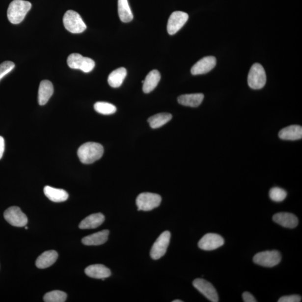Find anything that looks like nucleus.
Instances as JSON below:
<instances>
[{"instance_id":"nucleus-33","label":"nucleus","mask_w":302,"mask_h":302,"mask_svg":"<svg viewBox=\"0 0 302 302\" xmlns=\"http://www.w3.org/2000/svg\"><path fill=\"white\" fill-rule=\"evenodd\" d=\"M4 151H5V140L2 137L0 136V159L2 158Z\"/></svg>"},{"instance_id":"nucleus-2","label":"nucleus","mask_w":302,"mask_h":302,"mask_svg":"<svg viewBox=\"0 0 302 302\" xmlns=\"http://www.w3.org/2000/svg\"><path fill=\"white\" fill-rule=\"evenodd\" d=\"M31 8V3L24 0H14L7 9V18L13 24H18L23 21Z\"/></svg>"},{"instance_id":"nucleus-7","label":"nucleus","mask_w":302,"mask_h":302,"mask_svg":"<svg viewBox=\"0 0 302 302\" xmlns=\"http://www.w3.org/2000/svg\"><path fill=\"white\" fill-rule=\"evenodd\" d=\"M281 260V253L277 250L261 252L257 253L253 258L255 264L267 268L275 267Z\"/></svg>"},{"instance_id":"nucleus-11","label":"nucleus","mask_w":302,"mask_h":302,"mask_svg":"<svg viewBox=\"0 0 302 302\" xmlns=\"http://www.w3.org/2000/svg\"><path fill=\"white\" fill-rule=\"evenodd\" d=\"M192 285L207 299L213 302H218L219 298L214 286L210 282L203 279H196L192 282Z\"/></svg>"},{"instance_id":"nucleus-4","label":"nucleus","mask_w":302,"mask_h":302,"mask_svg":"<svg viewBox=\"0 0 302 302\" xmlns=\"http://www.w3.org/2000/svg\"><path fill=\"white\" fill-rule=\"evenodd\" d=\"M247 82L249 87L252 89L259 90L264 87L267 82V75L261 64H253L249 71Z\"/></svg>"},{"instance_id":"nucleus-15","label":"nucleus","mask_w":302,"mask_h":302,"mask_svg":"<svg viewBox=\"0 0 302 302\" xmlns=\"http://www.w3.org/2000/svg\"><path fill=\"white\" fill-rule=\"evenodd\" d=\"M86 275L92 278L100 279L103 280L111 275L110 269L102 264L89 266L84 270Z\"/></svg>"},{"instance_id":"nucleus-3","label":"nucleus","mask_w":302,"mask_h":302,"mask_svg":"<svg viewBox=\"0 0 302 302\" xmlns=\"http://www.w3.org/2000/svg\"><path fill=\"white\" fill-rule=\"evenodd\" d=\"M63 22L66 29L72 33H82L86 29L87 27L82 18L73 10H68L64 14Z\"/></svg>"},{"instance_id":"nucleus-32","label":"nucleus","mask_w":302,"mask_h":302,"mask_svg":"<svg viewBox=\"0 0 302 302\" xmlns=\"http://www.w3.org/2000/svg\"><path fill=\"white\" fill-rule=\"evenodd\" d=\"M243 298L245 302H256L257 301L250 293L246 292L243 293Z\"/></svg>"},{"instance_id":"nucleus-21","label":"nucleus","mask_w":302,"mask_h":302,"mask_svg":"<svg viewBox=\"0 0 302 302\" xmlns=\"http://www.w3.org/2000/svg\"><path fill=\"white\" fill-rule=\"evenodd\" d=\"M44 192L47 198L54 202H63L68 198V194L66 191L50 186L44 187Z\"/></svg>"},{"instance_id":"nucleus-14","label":"nucleus","mask_w":302,"mask_h":302,"mask_svg":"<svg viewBox=\"0 0 302 302\" xmlns=\"http://www.w3.org/2000/svg\"><path fill=\"white\" fill-rule=\"evenodd\" d=\"M273 220L275 223L285 228H294L299 224V219L292 213H276L273 217Z\"/></svg>"},{"instance_id":"nucleus-23","label":"nucleus","mask_w":302,"mask_h":302,"mask_svg":"<svg viewBox=\"0 0 302 302\" xmlns=\"http://www.w3.org/2000/svg\"><path fill=\"white\" fill-rule=\"evenodd\" d=\"M204 98V95L200 93L185 94L180 96L178 101L182 106L196 108L202 103Z\"/></svg>"},{"instance_id":"nucleus-24","label":"nucleus","mask_w":302,"mask_h":302,"mask_svg":"<svg viewBox=\"0 0 302 302\" xmlns=\"http://www.w3.org/2000/svg\"><path fill=\"white\" fill-rule=\"evenodd\" d=\"M127 74L126 68L120 67L111 72L109 75L108 82L113 88H117L122 85Z\"/></svg>"},{"instance_id":"nucleus-13","label":"nucleus","mask_w":302,"mask_h":302,"mask_svg":"<svg viewBox=\"0 0 302 302\" xmlns=\"http://www.w3.org/2000/svg\"><path fill=\"white\" fill-rule=\"evenodd\" d=\"M216 58L213 56H207L197 62L191 69L193 75H203L210 72L216 65Z\"/></svg>"},{"instance_id":"nucleus-16","label":"nucleus","mask_w":302,"mask_h":302,"mask_svg":"<svg viewBox=\"0 0 302 302\" xmlns=\"http://www.w3.org/2000/svg\"><path fill=\"white\" fill-rule=\"evenodd\" d=\"M53 84L48 80H43L40 83L38 90V103L40 106L46 104L53 95Z\"/></svg>"},{"instance_id":"nucleus-22","label":"nucleus","mask_w":302,"mask_h":302,"mask_svg":"<svg viewBox=\"0 0 302 302\" xmlns=\"http://www.w3.org/2000/svg\"><path fill=\"white\" fill-rule=\"evenodd\" d=\"M161 80L160 72L156 70L151 71L149 73L143 83V91L144 93L148 94L155 89Z\"/></svg>"},{"instance_id":"nucleus-1","label":"nucleus","mask_w":302,"mask_h":302,"mask_svg":"<svg viewBox=\"0 0 302 302\" xmlns=\"http://www.w3.org/2000/svg\"><path fill=\"white\" fill-rule=\"evenodd\" d=\"M104 148L102 144L87 142L81 146L78 151L79 158L84 164H91L102 158Z\"/></svg>"},{"instance_id":"nucleus-31","label":"nucleus","mask_w":302,"mask_h":302,"mask_svg":"<svg viewBox=\"0 0 302 302\" xmlns=\"http://www.w3.org/2000/svg\"><path fill=\"white\" fill-rule=\"evenodd\" d=\"M301 300V296L299 295H292L281 297L278 300V302H300Z\"/></svg>"},{"instance_id":"nucleus-35","label":"nucleus","mask_w":302,"mask_h":302,"mask_svg":"<svg viewBox=\"0 0 302 302\" xmlns=\"http://www.w3.org/2000/svg\"><path fill=\"white\" fill-rule=\"evenodd\" d=\"M26 229H27V227H26Z\"/></svg>"},{"instance_id":"nucleus-26","label":"nucleus","mask_w":302,"mask_h":302,"mask_svg":"<svg viewBox=\"0 0 302 302\" xmlns=\"http://www.w3.org/2000/svg\"><path fill=\"white\" fill-rule=\"evenodd\" d=\"M172 115L169 113H159L151 116L148 119V122L153 129L160 128L166 124L172 119Z\"/></svg>"},{"instance_id":"nucleus-29","label":"nucleus","mask_w":302,"mask_h":302,"mask_svg":"<svg viewBox=\"0 0 302 302\" xmlns=\"http://www.w3.org/2000/svg\"><path fill=\"white\" fill-rule=\"evenodd\" d=\"M287 195V192L279 187L273 188L269 192L270 198L275 202H281L283 201Z\"/></svg>"},{"instance_id":"nucleus-12","label":"nucleus","mask_w":302,"mask_h":302,"mask_svg":"<svg viewBox=\"0 0 302 302\" xmlns=\"http://www.w3.org/2000/svg\"><path fill=\"white\" fill-rule=\"evenodd\" d=\"M224 240L222 237L216 233H209L199 241V247L205 251H212L222 247Z\"/></svg>"},{"instance_id":"nucleus-17","label":"nucleus","mask_w":302,"mask_h":302,"mask_svg":"<svg viewBox=\"0 0 302 302\" xmlns=\"http://www.w3.org/2000/svg\"><path fill=\"white\" fill-rule=\"evenodd\" d=\"M279 138L283 140H295L302 138V127L299 125H292L285 127L279 132Z\"/></svg>"},{"instance_id":"nucleus-25","label":"nucleus","mask_w":302,"mask_h":302,"mask_svg":"<svg viewBox=\"0 0 302 302\" xmlns=\"http://www.w3.org/2000/svg\"><path fill=\"white\" fill-rule=\"evenodd\" d=\"M118 14L121 21L123 23L131 22L134 19L128 0H118Z\"/></svg>"},{"instance_id":"nucleus-20","label":"nucleus","mask_w":302,"mask_h":302,"mask_svg":"<svg viewBox=\"0 0 302 302\" xmlns=\"http://www.w3.org/2000/svg\"><path fill=\"white\" fill-rule=\"evenodd\" d=\"M105 220V217L102 213H95L88 216L83 220L79 224L80 229H94L102 225Z\"/></svg>"},{"instance_id":"nucleus-19","label":"nucleus","mask_w":302,"mask_h":302,"mask_svg":"<svg viewBox=\"0 0 302 302\" xmlns=\"http://www.w3.org/2000/svg\"><path fill=\"white\" fill-rule=\"evenodd\" d=\"M110 235V231L103 230L94 233V234L83 237L82 243L87 246H98L106 243Z\"/></svg>"},{"instance_id":"nucleus-28","label":"nucleus","mask_w":302,"mask_h":302,"mask_svg":"<svg viewBox=\"0 0 302 302\" xmlns=\"http://www.w3.org/2000/svg\"><path fill=\"white\" fill-rule=\"evenodd\" d=\"M46 302H64L67 299L66 293L60 291H54L46 294L43 298Z\"/></svg>"},{"instance_id":"nucleus-30","label":"nucleus","mask_w":302,"mask_h":302,"mask_svg":"<svg viewBox=\"0 0 302 302\" xmlns=\"http://www.w3.org/2000/svg\"><path fill=\"white\" fill-rule=\"evenodd\" d=\"M15 66V64L11 61H5L0 64V81L13 70Z\"/></svg>"},{"instance_id":"nucleus-27","label":"nucleus","mask_w":302,"mask_h":302,"mask_svg":"<svg viewBox=\"0 0 302 302\" xmlns=\"http://www.w3.org/2000/svg\"><path fill=\"white\" fill-rule=\"evenodd\" d=\"M96 111L103 115H110L115 113L116 108L114 105L107 102H97L94 105Z\"/></svg>"},{"instance_id":"nucleus-10","label":"nucleus","mask_w":302,"mask_h":302,"mask_svg":"<svg viewBox=\"0 0 302 302\" xmlns=\"http://www.w3.org/2000/svg\"><path fill=\"white\" fill-rule=\"evenodd\" d=\"M188 19V14L184 12L177 11L172 13L168 20V33L171 35L175 34L184 27Z\"/></svg>"},{"instance_id":"nucleus-8","label":"nucleus","mask_w":302,"mask_h":302,"mask_svg":"<svg viewBox=\"0 0 302 302\" xmlns=\"http://www.w3.org/2000/svg\"><path fill=\"white\" fill-rule=\"evenodd\" d=\"M171 233L169 231L162 233L152 246L150 255L154 260H158L165 255L170 244Z\"/></svg>"},{"instance_id":"nucleus-34","label":"nucleus","mask_w":302,"mask_h":302,"mask_svg":"<svg viewBox=\"0 0 302 302\" xmlns=\"http://www.w3.org/2000/svg\"><path fill=\"white\" fill-rule=\"evenodd\" d=\"M183 301L179 300H174L172 302H183Z\"/></svg>"},{"instance_id":"nucleus-6","label":"nucleus","mask_w":302,"mask_h":302,"mask_svg":"<svg viewBox=\"0 0 302 302\" xmlns=\"http://www.w3.org/2000/svg\"><path fill=\"white\" fill-rule=\"evenodd\" d=\"M161 200L162 199L159 194L151 192L141 193L136 199L138 211H152L159 206Z\"/></svg>"},{"instance_id":"nucleus-9","label":"nucleus","mask_w":302,"mask_h":302,"mask_svg":"<svg viewBox=\"0 0 302 302\" xmlns=\"http://www.w3.org/2000/svg\"><path fill=\"white\" fill-rule=\"evenodd\" d=\"M3 216L7 222L15 227H24L27 223V216L18 207H11L7 209Z\"/></svg>"},{"instance_id":"nucleus-5","label":"nucleus","mask_w":302,"mask_h":302,"mask_svg":"<svg viewBox=\"0 0 302 302\" xmlns=\"http://www.w3.org/2000/svg\"><path fill=\"white\" fill-rule=\"evenodd\" d=\"M68 66L72 69L80 70L88 73L93 70L95 63L94 60L84 57L79 54H72L68 56L67 60Z\"/></svg>"},{"instance_id":"nucleus-18","label":"nucleus","mask_w":302,"mask_h":302,"mask_svg":"<svg viewBox=\"0 0 302 302\" xmlns=\"http://www.w3.org/2000/svg\"><path fill=\"white\" fill-rule=\"evenodd\" d=\"M58 256V253L55 250L45 251L38 257L36 266L39 269L49 268L57 261Z\"/></svg>"}]
</instances>
